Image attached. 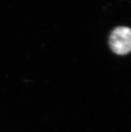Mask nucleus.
I'll return each instance as SVG.
<instances>
[{"mask_svg":"<svg viewBox=\"0 0 131 132\" xmlns=\"http://www.w3.org/2000/svg\"><path fill=\"white\" fill-rule=\"evenodd\" d=\"M109 44L113 52L118 55H125L131 52V29L117 27L110 34Z\"/></svg>","mask_w":131,"mask_h":132,"instance_id":"nucleus-1","label":"nucleus"}]
</instances>
